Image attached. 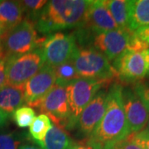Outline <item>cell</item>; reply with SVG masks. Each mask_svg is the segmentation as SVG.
I'll return each mask as SVG.
<instances>
[{"instance_id":"cell-1","label":"cell","mask_w":149,"mask_h":149,"mask_svg":"<svg viewBox=\"0 0 149 149\" xmlns=\"http://www.w3.org/2000/svg\"><path fill=\"white\" fill-rule=\"evenodd\" d=\"M131 134L123 104V87L115 83L108 91L104 114L86 144L93 149H104L106 144L127 139Z\"/></svg>"},{"instance_id":"cell-2","label":"cell","mask_w":149,"mask_h":149,"mask_svg":"<svg viewBox=\"0 0 149 149\" xmlns=\"http://www.w3.org/2000/svg\"><path fill=\"white\" fill-rule=\"evenodd\" d=\"M90 4L88 0L47 1L35 27L39 32L49 34L67 28L80 27Z\"/></svg>"},{"instance_id":"cell-3","label":"cell","mask_w":149,"mask_h":149,"mask_svg":"<svg viewBox=\"0 0 149 149\" xmlns=\"http://www.w3.org/2000/svg\"><path fill=\"white\" fill-rule=\"evenodd\" d=\"M70 61L80 78L109 83L117 76V73L109 59L95 48L77 46Z\"/></svg>"},{"instance_id":"cell-4","label":"cell","mask_w":149,"mask_h":149,"mask_svg":"<svg viewBox=\"0 0 149 149\" xmlns=\"http://www.w3.org/2000/svg\"><path fill=\"white\" fill-rule=\"evenodd\" d=\"M45 40L40 41L34 22L24 18L15 27L6 32L0 47V58L8 59L32 52L42 45Z\"/></svg>"},{"instance_id":"cell-5","label":"cell","mask_w":149,"mask_h":149,"mask_svg":"<svg viewBox=\"0 0 149 149\" xmlns=\"http://www.w3.org/2000/svg\"><path fill=\"white\" fill-rule=\"evenodd\" d=\"M108 82L100 80L78 78L66 83H61L65 86L69 105L70 117L66 128L72 130L75 128L80 113L101 87Z\"/></svg>"},{"instance_id":"cell-6","label":"cell","mask_w":149,"mask_h":149,"mask_svg":"<svg viewBox=\"0 0 149 149\" xmlns=\"http://www.w3.org/2000/svg\"><path fill=\"white\" fill-rule=\"evenodd\" d=\"M42 50L37 48L27 53L7 59L6 85H24L45 65Z\"/></svg>"},{"instance_id":"cell-7","label":"cell","mask_w":149,"mask_h":149,"mask_svg":"<svg viewBox=\"0 0 149 149\" xmlns=\"http://www.w3.org/2000/svg\"><path fill=\"white\" fill-rule=\"evenodd\" d=\"M133 35V32L122 29L90 34L93 48L104 55L109 61L116 60L129 49Z\"/></svg>"},{"instance_id":"cell-8","label":"cell","mask_w":149,"mask_h":149,"mask_svg":"<svg viewBox=\"0 0 149 149\" xmlns=\"http://www.w3.org/2000/svg\"><path fill=\"white\" fill-rule=\"evenodd\" d=\"M148 50L128 49L113 61L117 76L124 82H138L148 74Z\"/></svg>"},{"instance_id":"cell-9","label":"cell","mask_w":149,"mask_h":149,"mask_svg":"<svg viewBox=\"0 0 149 149\" xmlns=\"http://www.w3.org/2000/svg\"><path fill=\"white\" fill-rule=\"evenodd\" d=\"M42 46L45 62L52 67L70 61L77 47L74 35L63 32L52 34L45 39Z\"/></svg>"},{"instance_id":"cell-10","label":"cell","mask_w":149,"mask_h":149,"mask_svg":"<svg viewBox=\"0 0 149 149\" xmlns=\"http://www.w3.org/2000/svg\"><path fill=\"white\" fill-rule=\"evenodd\" d=\"M39 109L50 116L56 126L66 128L70 117L69 105L65 86L56 83L52 90L45 95L39 104Z\"/></svg>"},{"instance_id":"cell-11","label":"cell","mask_w":149,"mask_h":149,"mask_svg":"<svg viewBox=\"0 0 149 149\" xmlns=\"http://www.w3.org/2000/svg\"><path fill=\"white\" fill-rule=\"evenodd\" d=\"M56 76L53 67L45 64L39 72L24 85V104L29 107L39 106L41 101L56 85Z\"/></svg>"},{"instance_id":"cell-12","label":"cell","mask_w":149,"mask_h":149,"mask_svg":"<svg viewBox=\"0 0 149 149\" xmlns=\"http://www.w3.org/2000/svg\"><path fill=\"white\" fill-rule=\"evenodd\" d=\"M107 94L106 90H100L80 113L75 128L81 137L89 138L101 121L106 109Z\"/></svg>"},{"instance_id":"cell-13","label":"cell","mask_w":149,"mask_h":149,"mask_svg":"<svg viewBox=\"0 0 149 149\" xmlns=\"http://www.w3.org/2000/svg\"><path fill=\"white\" fill-rule=\"evenodd\" d=\"M80 27L88 31L90 34L119 29L107 7L105 1L102 0L90 1Z\"/></svg>"},{"instance_id":"cell-14","label":"cell","mask_w":149,"mask_h":149,"mask_svg":"<svg viewBox=\"0 0 149 149\" xmlns=\"http://www.w3.org/2000/svg\"><path fill=\"white\" fill-rule=\"evenodd\" d=\"M123 104L131 133L144 129L149 120V112L133 90L123 88Z\"/></svg>"},{"instance_id":"cell-15","label":"cell","mask_w":149,"mask_h":149,"mask_svg":"<svg viewBox=\"0 0 149 149\" xmlns=\"http://www.w3.org/2000/svg\"><path fill=\"white\" fill-rule=\"evenodd\" d=\"M128 8L129 31L149 27V0H129Z\"/></svg>"},{"instance_id":"cell-16","label":"cell","mask_w":149,"mask_h":149,"mask_svg":"<svg viewBox=\"0 0 149 149\" xmlns=\"http://www.w3.org/2000/svg\"><path fill=\"white\" fill-rule=\"evenodd\" d=\"M18 1L0 0V27L3 34L17 26L24 18Z\"/></svg>"},{"instance_id":"cell-17","label":"cell","mask_w":149,"mask_h":149,"mask_svg":"<svg viewBox=\"0 0 149 149\" xmlns=\"http://www.w3.org/2000/svg\"><path fill=\"white\" fill-rule=\"evenodd\" d=\"M24 104V85H5L0 88V110L13 113Z\"/></svg>"},{"instance_id":"cell-18","label":"cell","mask_w":149,"mask_h":149,"mask_svg":"<svg viewBox=\"0 0 149 149\" xmlns=\"http://www.w3.org/2000/svg\"><path fill=\"white\" fill-rule=\"evenodd\" d=\"M37 145L42 149H70L73 142L64 129L52 125L46 137Z\"/></svg>"},{"instance_id":"cell-19","label":"cell","mask_w":149,"mask_h":149,"mask_svg":"<svg viewBox=\"0 0 149 149\" xmlns=\"http://www.w3.org/2000/svg\"><path fill=\"white\" fill-rule=\"evenodd\" d=\"M107 7L119 29L128 30V8L127 0H107Z\"/></svg>"},{"instance_id":"cell-20","label":"cell","mask_w":149,"mask_h":149,"mask_svg":"<svg viewBox=\"0 0 149 149\" xmlns=\"http://www.w3.org/2000/svg\"><path fill=\"white\" fill-rule=\"evenodd\" d=\"M52 125L51 118L47 114L41 113L37 115L29 126V133L32 140L37 143L42 142Z\"/></svg>"},{"instance_id":"cell-21","label":"cell","mask_w":149,"mask_h":149,"mask_svg":"<svg viewBox=\"0 0 149 149\" xmlns=\"http://www.w3.org/2000/svg\"><path fill=\"white\" fill-rule=\"evenodd\" d=\"M22 7L23 14L26 15V19L33 22L37 21L43 8L47 5V1L45 0H23L18 1Z\"/></svg>"},{"instance_id":"cell-22","label":"cell","mask_w":149,"mask_h":149,"mask_svg":"<svg viewBox=\"0 0 149 149\" xmlns=\"http://www.w3.org/2000/svg\"><path fill=\"white\" fill-rule=\"evenodd\" d=\"M14 122L19 128L29 127L36 117V113L29 106H22L12 113Z\"/></svg>"},{"instance_id":"cell-23","label":"cell","mask_w":149,"mask_h":149,"mask_svg":"<svg viewBox=\"0 0 149 149\" xmlns=\"http://www.w3.org/2000/svg\"><path fill=\"white\" fill-rule=\"evenodd\" d=\"M53 68L56 76V83H66L80 78L71 61Z\"/></svg>"},{"instance_id":"cell-24","label":"cell","mask_w":149,"mask_h":149,"mask_svg":"<svg viewBox=\"0 0 149 149\" xmlns=\"http://www.w3.org/2000/svg\"><path fill=\"white\" fill-rule=\"evenodd\" d=\"M26 134L17 132L0 133V149H19Z\"/></svg>"},{"instance_id":"cell-25","label":"cell","mask_w":149,"mask_h":149,"mask_svg":"<svg viewBox=\"0 0 149 149\" xmlns=\"http://www.w3.org/2000/svg\"><path fill=\"white\" fill-rule=\"evenodd\" d=\"M104 149H143L128 137L127 139L106 144Z\"/></svg>"},{"instance_id":"cell-26","label":"cell","mask_w":149,"mask_h":149,"mask_svg":"<svg viewBox=\"0 0 149 149\" xmlns=\"http://www.w3.org/2000/svg\"><path fill=\"white\" fill-rule=\"evenodd\" d=\"M129 139L143 149H149V133L146 129H143L139 133H132L129 136Z\"/></svg>"},{"instance_id":"cell-27","label":"cell","mask_w":149,"mask_h":149,"mask_svg":"<svg viewBox=\"0 0 149 149\" xmlns=\"http://www.w3.org/2000/svg\"><path fill=\"white\" fill-rule=\"evenodd\" d=\"M133 91L141 99L149 112V87L143 84H138L133 88Z\"/></svg>"},{"instance_id":"cell-28","label":"cell","mask_w":149,"mask_h":149,"mask_svg":"<svg viewBox=\"0 0 149 149\" xmlns=\"http://www.w3.org/2000/svg\"><path fill=\"white\" fill-rule=\"evenodd\" d=\"M7 59L0 58V88L7 82Z\"/></svg>"},{"instance_id":"cell-29","label":"cell","mask_w":149,"mask_h":149,"mask_svg":"<svg viewBox=\"0 0 149 149\" xmlns=\"http://www.w3.org/2000/svg\"><path fill=\"white\" fill-rule=\"evenodd\" d=\"M133 32L142 41H143L149 45V27L141 28Z\"/></svg>"},{"instance_id":"cell-30","label":"cell","mask_w":149,"mask_h":149,"mask_svg":"<svg viewBox=\"0 0 149 149\" xmlns=\"http://www.w3.org/2000/svg\"><path fill=\"white\" fill-rule=\"evenodd\" d=\"M8 118H9V114L0 110V128H3L8 123Z\"/></svg>"},{"instance_id":"cell-31","label":"cell","mask_w":149,"mask_h":149,"mask_svg":"<svg viewBox=\"0 0 149 149\" xmlns=\"http://www.w3.org/2000/svg\"><path fill=\"white\" fill-rule=\"evenodd\" d=\"M19 149H42L39 145L33 143H23Z\"/></svg>"},{"instance_id":"cell-32","label":"cell","mask_w":149,"mask_h":149,"mask_svg":"<svg viewBox=\"0 0 149 149\" xmlns=\"http://www.w3.org/2000/svg\"><path fill=\"white\" fill-rule=\"evenodd\" d=\"M70 149H93L92 148H91L89 145L87 144H74L73 143V145L71 146V148Z\"/></svg>"},{"instance_id":"cell-33","label":"cell","mask_w":149,"mask_h":149,"mask_svg":"<svg viewBox=\"0 0 149 149\" xmlns=\"http://www.w3.org/2000/svg\"><path fill=\"white\" fill-rule=\"evenodd\" d=\"M3 36V31L2 27H0V47H1V42H2Z\"/></svg>"},{"instance_id":"cell-34","label":"cell","mask_w":149,"mask_h":149,"mask_svg":"<svg viewBox=\"0 0 149 149\" xmlns=\"http://www.w3.org/2000/svg\"><path fill=\"white\" fill-rule=\"evenodd\" d=\"M147 75L149 77V48L148 50V74Z\"/></svg>"},{"instance_id":"cell-35","label":"cell","mask_w":149,"mask_h":149,"mask_svg":"<svg viewBox=\"0 0 149 149\" xmlns=\"http://www.w3.org/2000/svg\"><path fill=\"white\" fill-rule=\"evenodd\" d=\"M144 129H146V130H147V132L149 133V120H148V123H147V127L144 128Z\"/></svg>"}]
</instances>
